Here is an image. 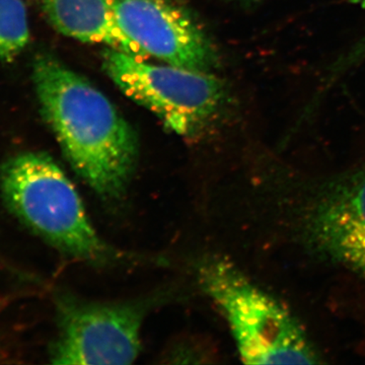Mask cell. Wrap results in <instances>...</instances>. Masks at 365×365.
Segmentation results:
<instances>
[{"label": "cell", "mask_w": 365, "mask_h": 365, "mask_svg": "<svg viewBox=\"0 0 365 365\" xmlns=\"http://www.w3.org/2000/svg\"><path fill=\"white\" fill-rule=\"evenodd\" d=\"M0 188L16 217L58 251L96 263L112 256L76 187L49 155L26 153L11 158L0 170Z\"/></svg>", "instance_id": "7a4b0ae2"}, {"label": "cell", "mask_w": 365, "mask_h": 365, "mask_svg": "<svg viewBox=\"0 0 365 365\" xmlns=\"http://www.w3.org/2000/svg\"><path fill=\"white\" fill-rule=\"evenodd\" d=\"M33 81L42 116L72 169L105 200L121 198L138 157L130 125L102 91L51 55L36 57Z\"/></svg>", "instance_id": "6da1fadb"}, {"label": "cell", "mask_w": 365, "mask_h": 365, "mask_svg": "<svg viewBox=\"0 0 365 365\" xmlns=\"http://www.w3.org/2000/svg\"><path fill=\"white\" fill-rule=\"evenodd\" d=\"M241 1H253V0H241Z\"/></svg>", "instance_id": "8fae6325"}, {"label": "cell", "mask_w": 365, "mask_h": 365, "mask_svg": "<svg viewBox=\"0 0 365 365\" xmlns=\"http://www.w3.org/2000/svg\"><path fill=\"white\" fill-rule=\"evenodd\" d=\"M120 28L148 57L211 72L218 53L195 19L172 0H108Z\"/></svg>", "instance_id": "8992f818"}, {"label": "cell", "mask_w": 365, "mask_h": 365, "mask_svg": "<svg viewBox=\"0 0 365 365\" xmlns=\"http://www.w3.org/2000/svg\"><path fill=\"white\" fill-rule=\"evenodd\" d=\"M144 309L137 304L58 299L54 364H130L141 349Z\"/></svg>", "instance_id": "5b68a950"}, {"label": "cell", "mask_w": 365, "mask_h": 365, "mask_svg": "<svg viewBox=\"0 0 365 365\" xmlns=\"http://www.w3.org/2000/svg\"><path fill=\"white\" fill-rule=\"evenodd\" d=\"M360 6L365 9V0H356ZM365 62V34L355 44H353L350 49L343 53L335 61L327 68L325 76L322 79L316 95L312 98L309 104L307 106L306 111L304 112V117H309L313 114L314 110L318 107L319 101L326 95L327 91L345 73L360 64Z\"/></svg>", "instance_id": "30bf717a"}, {"label": "cell", "mask_w": 365, "mask_h": 365, "mask_svg": "<svg viewBox=\"0 0 365 365\" xmlns=\"http://www.w3.org/2000/svg\"><path fill=\"white\" fill-rule=\"evenodd\" d=\"M28 13L21 0H0V60L13 62L29 44Z\"/></svg>", "instance_id": "9c48e42d"}, {"label": "cell", "mask_w": 365, "mask_h": 365, "mask_svg": "<svg viewBox=\"0 0 365 365\" xmlns=\"http://www.w3.org/2000/svg\"><path fill=\"white\" fill-rule=\"evenodd\" d=\"M302 227L314 251L365 281V165L324 184Z\"/></svg>", "instance_id": "52a82bcc"}, {"label": "cell", "mask_w": 365, "mask_h": 365, "mask_svg": "<svg viewBox=\"0 0 365 365\" xmlns=\"http://www.w3.org/2000/svg\"><path fill=\"white\" fill-rule=\"evenodd\" d=\"M102 66L124 95L153 112L178 135L203 130L227 102L225 83L211 72L157 66L107 48Z\"/></svg>", "instance_id": "277c9868"}, {"label": "cell", "mask_w": 365, "mask_h": 365, "mask_svg": "<svg viewBox=\"0 0 365 365\" xmlns=\"http://www.w3.org/2000/svg\"><path fill=\"white\" fill-rule=\"evenodd\" d=\"M46 20L62 35L81 42L148 58L118 24L108 0H34Z\"/></svg>", "instance_id": "ba28073f"}, {"label": "cell", "mask_w": 365, "mask_h": 365, "mask_svg": "<svg viewBox=\"0 0 365 365\" xmlns=\"http://www.w3.org/2000/svg\"><path fill=\"white\" fill-rule=\"evenodd\" d=\"M206 294L227 319L246 364H316L319 355L294 314L227 260L199 272Z\"/></svg>", "instance_id": "3957f363"}]
</instances>
